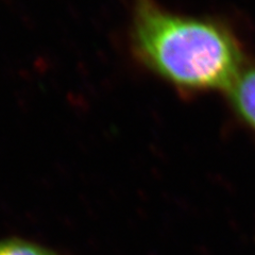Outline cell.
Here are the masks:
<instances>
[{
  "mask_svg": "<svg viewBox=\"0 0 255 255\" xmlns=\"http://www.w3.org/2000/svg\"><path fill=\"white\" fill-rule=\"evenodd\" d=\"M133 51L143 66L186 92L229 90L244 69L236 36L219 20L170 12L135 0Z\"/></svg>",
  "mask_w": 255,
  "mask_h": 255,
  "instance_id": "1",
  "label": "cell"
},
{
  "mask_svg": "<svg viewBox=\"0 0 255 255\" xmlns=\"http://www.w3.org/2000/svg\"><path fill=\"white\" fill-rule=\"evenodd\" d=\"M228 93L238 118L255 132V64L242 70Z\"/></svg>",
  "mask_w": 255,
  "mask_h": 255,
  "instance_id": "2",
  "label": "cell"
},
{
  "mask_svg": "<svg viewBox=\"0 0 255 255\" xmlns=\"http://www.w3.org/2000/svg\"><path fill=\"white\" fill-rule=\"evenodd\" d=\"M0 255H58L52 250L19 238L0 241Z\"/></svg>",
  "mask_w": 255,
  "mask_h": 255,
  "instance_id": "3",
  "label": "cell"
}]
</instances>
